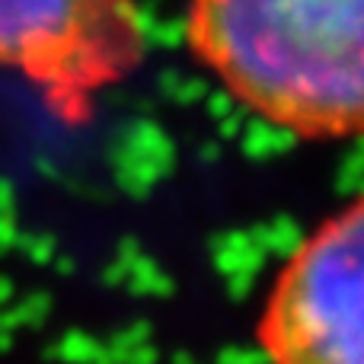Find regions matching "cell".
Returning <instances> with one entry per match:
<instances>
[{
    "label": "cell",
    "mask_w": 364,
    "mask_h": 364,
    "mask_svg": "<svg viewBox=\"0 0 364 364\" xmlns=\"http://www.w3.org/2000/svg\"><path fill=\"white\" fill-rule=\"evenodd\" d=\"M361 13V0H188V42L262 119L310 141L352 138Z\"/></svg>",
    "instance_id": "6da1fadb"
},
{
    "label": "cell",
    "mask_w": 364,
    "mask_h": 364,
    "mask_svg": "<svg viewBox=\"0 0 364 364\" xmlns=\"http://www.w3.org/2000/svg\"><path fill=\"white\" fill-rule=\"evenodd\" d=\"M269 364H364V208L348 201L288 256L256 329Z\"/></svg>",
    "instance_id": "7a4b0ae2"
},
{
    "label": "cell",
    "mask_w": 364,
    "mask_h": 364,
    "mask_svg": "<svg viewBox=\"0 0 364 364\" xmlns=\"http://www.w3.org/2000/svg\"><path fill=\"white\" fill-rule=\"evenodd\" d=\"M132 0H0V64L23 74L64 122H83L102 90L141 61Z\"/></svg>",
    "instance_id": "3957f363"
}]
</instances>
